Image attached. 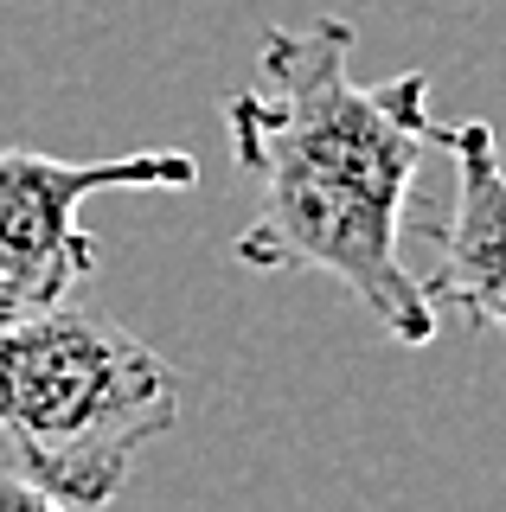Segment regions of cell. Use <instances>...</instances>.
Masks as SVG:
<instances>
[{
    "label": "cell",
    "mask_w": 506,
    "mask_h": 512,
    "mask_svg": "<svg viewBox=\"0 0 506 512\" xmlns=\"http://www.w3.org/2000/svg\"><path fill=\"white\" fill-rule=\"evenodd\" d=\"M442 154L455 160V205L442 224V263L423 295L430 308H455L474 327L506 333V167L494 154V128H442Z\"/></svg>",
    "instance_id": "277c9868"
},
{
    "label": "cell",
    "mask_w": 506,
    "mask_h": 512,
    "mask_svg": "<svg viewBox=\"0 0 506 512\" xmlns=\"http://www.w3.org/2000/svg\"><path fill=\"white\" fill-rule=\"evenodd\" d=\"M180 423V378L97 308L0 320V436L52 506H109L135 455Z\"/></svg>",
    "instance_id": "7a4b0ae2"
},
{
    "label": "cell",
    "mask_w": 506,
    "mask_h": 512,
    "mask_svg": "<svg viewBox=\"0 0 506 512\" xmlns=\"http://www.w3.org/2000/svg\"><path fill=\"white\" fill-rule=\"evenodd\" d=\"M199 180L186 148H141L109 160H58L39 148H0V320L45 314L97 276V237L84 205L97 192H180Z\"/></svg>",
    "instance_id": "3957f363"
},
{
    "label": "cell",
    "mask_w": 506,
    "mask_h": 512,
    "mask_svg": "<svg viewBox=\"0 0 506 512\" xmlns=\"http://www.w3.org/2000/svg\"><path fill=\"white\" fill-rule=\"evenodd\" d=\"M0 506H20V512H52V500L26 480L20 468H0Z\"/></svg>",
    "instance_id": "5b68a950"
},
{
    "label": "cell",
    "mask_w": 506,
    "mask_h": 512,
    "mask_svg": "<svg viewBox=\"0 0 506 512\" xmlns=\"http://www.w3.org/2000/svg\"><path fill=\"white\" fill-rule=\"evenodd\" d=\"M353 20L263 32V84L225 96L237 167L263 186L257 218L237 231L250 269H321L346 282L398 346H430L436 308L404 269V205L423 154L442 148L430 77L353 84Z\"/></svg>",
    "instance_id": "6da1fadb"
}]
</instances>
